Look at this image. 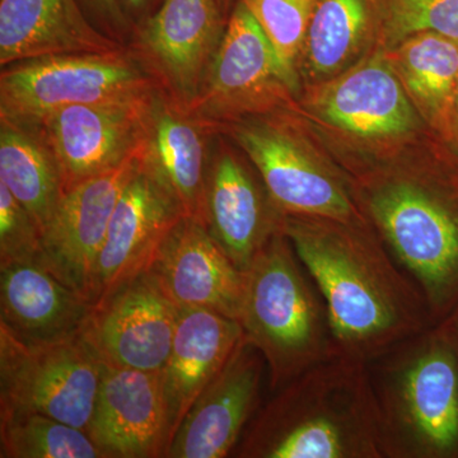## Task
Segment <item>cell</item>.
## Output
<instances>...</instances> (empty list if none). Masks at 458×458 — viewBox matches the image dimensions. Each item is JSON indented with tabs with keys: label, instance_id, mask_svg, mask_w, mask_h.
<instances>
[{
	"label": "cell",
	"instance_id": "cell-6",
	"mask_svg": "<svg viewBox=\"0 0 458 458\" xmlns=\"http://www.w3.org/2000/svg\"><path fill=\"white\" fill-rule=\"evenodd\" d=\"M156 87L128 47L21 60L2 66L0 120L33 128L60 108L131 98Z\"/></svg>",
	"mask_w": 458,
	"mask_h": 458
},
{
	"label": "cell",
	"instance_id": "cell-21",
	"mask_svg": "<svg viewBox=\"0 0 458 458\" xmlns=\"http://www.w3.org/2000/svg\"><path fill=\"white\" fill-rule=\"evenodd\" d=\"M93 303L40 261L0 264V324L21 339L80 336Z\"/></svg>",
	"mask_w": 458,
	"mask_h": 458
},
{
	"label": "cell",
	"instance_id": "cell-14",
	"mask_svg": "<svg viewBox=\"0 0 458 458\" xmlns=\"http://www.w3.org/2000/svg\"><path fill=\"white\" fill-rule=\"evenodd\" d=\"M183 213L158 181L138 161L108 225L90 284L93 304L147 273L162 243Z\"/></svg>",
	"mask_w": 458,
	"mask_h": 458
},
{
	"label": "cell",
	"instance_id": "cell-19",
	"mask_svg": "<svg viewBox=\"0 0 458 458\" xmlns=\"http://www.w3.org/2000/svg\"><path fill=\"white\" fill-rule=\"evenodd\" d=\"M310 107L328 125L360 140H400L420 125L417 107L399 75L379 56L319 87Z\"/></svg>",
	"mask_w": 458,
	"mask_h": 458
},
{
	"label": "cell",
	"instance_id": "cell-16",
	"mask_svg": "<svg viewBox=\"0 0 458 458\" xmlns=\"http://www.w3.org/2000/svg\"><path fill=\"white\" fill-rule=\"evenodd\" d=\"M137 165L138 153L66 190L42 233V264L89 300L111 216Z\"/></svg>",
	"mask_w": 458,
	"mask_h": 458
},
{
	"label": "cell",
	"instance_id": "cell-24",
	"mask_svg": "<svg viewBox=\"0 0 458 458\" xmlns=\"http://www.w3.org/2000/svg\"><path fill=\"white\" fill-rule=\"evenodd\" d=\"M387 60L419 114L452 140L458 41L438 33H415L394 45Z\"/></svg>",
	"mask_w": 458,
	"mask_h": 458
},
{
	"label": "cell",
	"instance_id": "cell-8",
	"mask_svg": "<svg viewBox=\"0 0 458 458\" xmlns=\"http://www.w3.org/2000/svg\"><path fill=\"white\" fill-rule=\"evenodd\" d=\"M102 367L80 336L29 342L0 324V409L40 412L87 430Z\"/></svg>",
	"mask_w": 458,
	"mask_h": 458
},
{
	"label": "cell",
	"instance_id": "cell-26",
	"mask_svg": "<svg viewBox=\"0 0 458 458\" xmlns=\"http://www.w3.org/2000/svg\"><path fill=\"white\" fill-rule=\"evenodd\" d=\"M381 17L382 0H315L302 49L310 74L344 71Z\"/></svg>",
	"mask_w": 458,
	"mask_h": 458
},
{
	"label": "cell",
	"instance_id": "cell-29",
	"mask_svg": "<svg viewBox=\"0 0 458 458\" xmlns=\"http://www.w3.org/2000/svg\"><path fill=\"white\" fill-rule=\"evenodd\" d=\"M286 65L295 71L315 0H242Z\"/></svg>",
	"mask_w": 458,
	"mask_h": 458
},
{
	"label": "cell",
	"instance_id": "cell-18",
	"mask_svg": "<svg viewBox=\"0 0 458 458\" xmlns=\"http://www.w3.org/2000/svg\"><path fill=\"white\" fill-rule=\"evenodd\" d=\"M214 135L207 123L159 87L152 90L138 161L176 200L183 216L203 223Z\"/></svg>",
	"mask_w": 458,
	"mask_h": 458
},
{
	"label": "cell",
	"instance_id": "cell-9",
	"mask_svg": "<svg viewBox=\"0 0 458 458\" xmlns=\"http://www.w3.org/2000/svg\"><path fill=\"white\" fill-rule=\"evenodd\" d=\"M297 84V71L283 62L245 3L237 0L204 89L189 111L214 131L276 110Z\"/></svg>",
	"mask_w": 458,
	"mask_h": 458
},
{
	"label": "cell",
	"instance_id": "cell-1",
	"mask_svg": "<svg viewBox=\"0 0 458 458\" xmlns=\"http://www.w3.org/2000/svg\"><path fill=\"white\" fill-rule=\"evenodd\" d=\"M283 232L324 300L339 354L369 361L433 325L423 295L366 219L284 216Z\"/></svg>",
	"mask_w": 458,
	"mask_h": 458
},
{
	"label": "cell",
	"instance_id": "cell-28",
	"mask_svg": "<svg viewBox=\"0 0 458 458\" xmlns=\"http://www.w3.org/2000/svg\"><path fill=\"white\" fill-rule=\"evenodd\" d=\"M379 29L391 47L420 32L458 41V0H382Z\"/></svg>",
	"mask_w": 458,
	"mask_h": 458
},
{
	"label": "cell",
	"instance_id": "cell-7",
	"mask_svg": "<svg viewBox=\"0 0 458 458\" xmlns=\"http://www.w3.org/2000/svg\"><path fill=\"white\" fill-rule=\"evenodd\" d=\"M271 114L273 111L250 114L222 123L214 131L236 143L284 216L343 222L364 219L343 177L316 156L288 123Z\"/></svg>",
	"mask_w": 458,
	"mask_h": 458
},
{
	"label": "cell",
	"instance_id": "cell-17",
	"mask_svg": "<svg viewBox=\"0 0 458 458\" xmlns=\"http://www.w3.org/2000/svg\"><path fill=\"white\" fill-rule=\"evenodd\" d=\"M86 432L104 458L165 457L170 426L161 372L102 367Z\"/></svg>",
	"mask_w": 458,
	"mask_h": 458
},
{
	"label": "cell",
	"instance_id": "cell-5",
	"mask_svg": "<svg viewBox=\"0 0 458 458\" xmlns=\"http://www.w3.org/2000/svg\"><path fill=\"white\" fill-rule=\"evenodd\" d=\"M238 322L267 361L270 393L339 354L324 300L284 232L246 270Z\"/></svg>",
	"mask_w": 458,
	"mask_h": 458
},
{
	"label": "cell",
	"instance_id": "cell-13",
	"mask_svg": "<svg viewBox=\"0 0 458 458\" xmlns=\"http://www.w3.org/2000/svg\"><path fill=\"white\" fill-rule=\"evenodd\" d=\"M267 377L265 358L243 335L183 418L165 457L222 458L232 454L261 408Z\"/></svg>",
	"mask_w": 458,
	"mask_h": 458
},
{
	"label": "cell",
	"instance_id": "cell-35",
	"mask_svg": "<svg viewBox=\"0 0 458 458\" xmlns=\"http://www.w3.org/2000/svg\"><path fill=\"white\" fill-rule=\"evenodd\" d=\"M223 8H225V11L227 12L229 16H231L232 9H233L234 4H236L237 0H221Z\"/></svg>",
	"mask_w": 458,
	"mask_h": 458
},
{
	"label": "cell",
	"instance_id": "cell-22",
	"mask_svg": "<svg viewBox=\"0 0 458 458\" xmlns=\"http://www.w3.org/2000/svg\"><path fill=\"white\" fill-rule=\"evenodd\" d=\"M242 337L237 319L198 307L180 309L170 357L161 370L170 445L189 410Z\"/></svg>",
	"mask_w": 458,
	"mask_h": 458
},
{
	"label": "cell",
	"instance_id": "cell-30",
	"mask_svg": "<svg viewBox=\"0 0 458 458\" xmlns=\"http://www.w3.org/2000/svg\"><path fill=\"white\" fill-rule=\"evenodd\" d=\"M42 262V236L31 214L0 182V264Z\"/></svg>",
	"mask_w": 458,
	"mask_h": 458
},
{
	"label": "cell",
	"instance_id": "cell-27",
	"mask_svg": "<svg viewBox=\"0 0 458 458\" xmlns=\"http://www.w3.org/2000/svg\"><path fill=\"white\" fill-rule=\"evenodd\" d=\"M2 458H104L86 430L26 410L0 409Z\"/></svg>",
	"mask_w": 458,
	"mask_h": 458
},
{
	"label": "cell",
	"instance_id": "cell-15",
	"mask_svg": "<svg viewBox=\"0 0 458 458\" xmlns=\"http://www.w3.org/2000/svg\"><path fill=\"white\" fill-rule=\"evenodd\" d=\"M214 135L204 225L238 269L246 271L267 242L283 232L284 214L274 203L260 174Z\"/></svg>",
	"mask_w": 458,
	"mask_h": 458
},
{
	"label": "cell",
	"instance_id": "cell-31",
	"mask_svg": "<svg viewBox=\"0 0 458 458\" xmlns=\"http://www.w3.org/2000/svg\"><path fill=\"white\" fill-rule=\"evenodd\" d=\"M92 25L123 47H128L131 29L117 0H78Z\"/></svg>",
	"mask_w": 458,
	"mask_h": 458
},
{
	"label": "cell",
	"instance_id": "cell-2",
	"mask_svg": "<svg viewBox=\"0 0 458 458\" xmlns=\"http://www.w3.org/2000/svg\"><path fill=\"white\" fill-rule=\"evenodd\" d=\"M242 458H385L367 361L337 354L273 393L236 447Z\"/></svg>",
	"mask_w": 458,
	"mask_h": 458
},
{
	"label": "cell",
	"instance_id": "cell-25",
	"mask_svg": "<svg viewBox=\"0 0 458 458\" xmlns=\"http://www.w3.org/2000/svg\"><path fill=\"white\" fill-rule=\"evenodd\" d=\"M0 182L31 214L42 236L65 189L55 156L36 129L0 120Z\"/></svg>",
	"mask_w": 458,
	"mask_h": 458
},
{
	"label": "cell",
	"instance_id": "cell-34",
	"mask_svg": "<svg viewBox=\"0 0 458 458\" xmlns=\"http://www.w3.org/2000/svg\"><path fill=\"white\" fill-rule=\"evenodd\" d=\"M452 140L458 143V78L454 90V114H452Z\"/></svg>",
	"mask_w": 458,
	"mask_h": 458
},
{
	"label": "cell",
	"instance_id": "cell-3",
	"mask_svg": "<svg viewBox=\"0 0 458 458\" xmlns=\"http://www.w3.org/2000/svg\"><path fill=\"white\" fill-rule=\"evenodd\" d=\"M358 209L417 285L433 324L458 304V167L410 165L363 177Z\"/></svg>",
	"mask_w": 458,
	"mask_h": 458
},
{
	"label": "cell",
	"instance_id": "cell-32",
	"mask_svg": "<svg viewBox=\"0 0 458 458\" xmlns=\"http://www.w3.org/2000/svg\"><path fill=\"white\" fill-rule=\"evenodd\" d=\"M122 8L123 17L128 21L132 31L147 18L156 13L157 9L161 7L164 0H117Z\"/></svg>",
	"mask_w": 458,
	"mask_h": 458
},
{
	"label": "cell",
	"instance_id": "cell-10",
	"mask_svg": "<svg viewBox=\"0 0 458 458\" xmlns=\"http://www.w3.org/2000/svg\"><path fill=\"white\" fill-rule=\"evenodd\" d=\"M228 20L221 0H164L132 31L126 47L159 89L190 110L207 82Z\"/></svg>",
	"mask_w": 458,
	"mask_h": 458
},
{
	"label": "cell",
	"instance_id": "cell-20",
	"mask_svg": "<svg viewBox=\"0 0 458 458\" xmlns=\"http://www.w3.org/2000/svg\"><path fill=\"white\" fill-rule=\"evenodd\" d=\"M148 271L180 309H207L238 321L246 271L225 254L203 222L182 216Z\"/></svg>",
	"mask_w": 458,
	"mask_h": 458
},
{
	"label": "cell",
	"instance_id": "cell-11",
	"mask_svg": "<svg viewBox=\"0 0 458 458\" xmlns=\"http://www.w3.org/2000/svg\"><path fill=\"white\" fill-rule=\"evenodd\" d=\"M180 307L147 271L93 304L80 337L104 366L161 372Z\"/></svg>",
	"mask_w": 458,
	"mask_h": 458
},
{
	"label": "cell",
	"instance_id": "cell-33",
	"mask_svg": "<svg viewBox=\"0 0 458 458\" xmlns=\"http://www.w3.org/2000/svg\"><path fill=\"white\" fill-rule=\"evenodd\" d=\"M442 321L445 322L448 327H450L452 336H454V344H456L457 354H458V304L452 310L450 315L445 316Z\"/></svg>",
	"mask_w": 458,
	"mask_h": 458
},
{
	"label": "cell",
	"instance_id": "cell-12",
	"mask_svg": "<svg viewBox=\"0 0 458 458\" xmlns=\"http://www.w3.org/2000/svg\"><path fill=\"white\" fill-rule=\"evenodd\" d=\"M152 90L131 98L63 107L33 126L55 156L65 191L137 155L146 132Z\"/></svg>",
	"mask_w": 458,
	"mask_h": 458
},
{
	"label": "cell",
	"instance_id": "cell-23",
	"mask_svg": "<svg viewBox=\"0 0 458 458\" xmlns=\"http://www.w3.org/2000/svg\"><path fill=\"white\" fill-rule=\"evenodd\" d=\"M125 47L98 31L78 0H0V66Z\"/></svg>",
	"mask_w": 458,
	"mask_h": 458
},
{
	"label": "cell",
	"instance_id": "cell-4",
	"mask_svg": "<svg viewBox=\"0 0 458 458\" xmlns=\"http://www.w3.org/2000/svg\"><path fill=\"white\" fill-rule=\"evenodd\" d=\"M385 458H458V354L445 321L367 361Z\"/></svg>",
	"mask_w": 458,
	"mask_h": 458
}]
</instances>
